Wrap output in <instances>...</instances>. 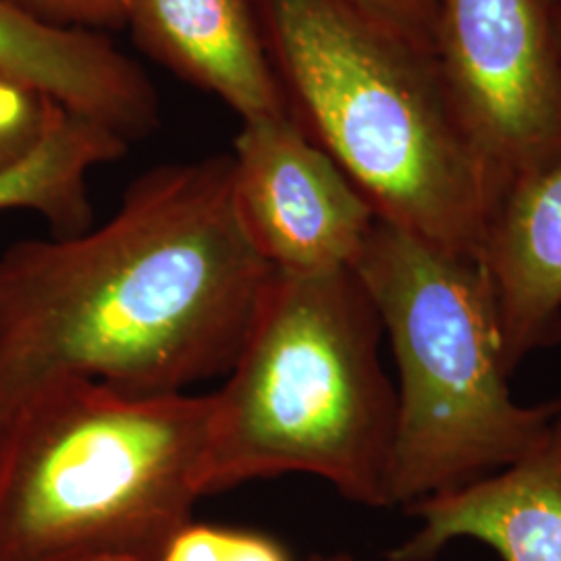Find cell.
Masks as SVG:
<instances>
[{"label": "cell", "mask_w": 561, "mask_h": 561, "mask_svg": "<svg viewBox=\"0 0 561 561\" xmlns=\"http://www.w3.org/2000/svg\"><path fill=\"white\" fill-rule=\"evenodd\" d=\"M231 183L241 227L275 271L352 268L377 222L358 187L291 115L241 121Z\"/></svg>", "instance_id": "obj_7"}, {"label": "cell", "mask_w": 561, "mask_h": 561, "mask_svg": "<svg viewBox=\"0 0 561 561\" xmlns=\"http://www.w3.org/2000/svg\"><path fill=\"white\" fill-rule=\"evenodd\" d=\"M308 561H356L350 553H329V556H324V553H314V556H310Z\"/></svg>", "instance_id": "obj_18"}, {"label": "cell", "mask_w": 561, "mask_h": 561, "mask_svg": "<svg viewBox=\"0 0 561 561\" xmlns=\"http://www.w3.org/2000/svg\"><path fill=\"white\" fill-rule=\"evenodd\" d=\"M129 146L99 123L62 113L46 140L25 161L0 175V213H36L53 238L88 231L94 225L90 173L123 159Z\"/></svg>", "instance_id": "obj_12"}, {"label": "cell", "mask_w": 561, "mask_h": 561, "mask_svg": "<svg viewBox=\"0 0 561 561\" xmlns=\"http://www.w3.org/2000/svg\"><path fill=\"white\" fill-rule=\"evenodd\" d=\"M291 117L377 219L481 259L500 194L437 60L350 0H254Z\"/></svg>", "instance_id": "obj_2"}, {"label": "cell", "mask_w": 561, "mask_h": 561, "mask_svg": "<svg viewBox=\"0 0 561 561\" xmlns=\"http://www.w3.org/2000/svg\"><path fill=\"white\" fill-rule=\"evenodd\" d=\"M62 113L57 102L0 71V175L25 161Z\"/></svg>", "instance_id": "obj_13"}, {"label": "cell", "mask_w": 561, "mask_h": 561, "mask_svg": "<svg viewBox=\"0 0 561 561\" xmlns=\"http://www.w3.org/2000/svg\"><path fill=\"white\" fill-rule=\"evenodd\" d=\"M271 266L241 227L231 154L154 167L99 227L0 252V421L55 381L185 393L240 354Z\"/></svg>", "instance_id": "obj_1"}, {"label": "cell", "mask_w": 561, "mask_h": 561, "mask_svg": "<svg viewBox=\"0 0 561 561\" xmlns=\"http://www.w3.org/2000/svg\"><path fill=\"white\" fill-rule=\"evenodd\" d=\"M162 561H291V556L264 533L192 520L175 535Z\"/></svg>", "instance_id": "obj_14"}, {"label": "cell", "mask_w": 561, "mask_h": 561, "mask_svg": "<svg viewBox=\"0 0 561 561\" xmlns=\"http://www.w3.org/2000/svg\"><path fill=\"white\" fill-rule=\"evenodd\" d=\"M558 2H561V0H549V4L553 7V4H558Z\"/></svg>", "instance_id": "obj_19"}, {"label": "cell", "mask_w": 561, "mask_h": 561, "mask_svg": "<svg viewBox=\"0 0 561 561\" xmlns=\"http://www.w3.org/2000/svg\"><path fill=\"white\" fill-rule=\"evenodd\" d=\"M125 32L241 121L291 115L254 0H125Z\"/></svg>", "instance_id": "obj_8"}, {"label": "cell", "mask_w": 561, "mask_h": 561, "mask_svg": "<svg viewBox=\"0 0 561 561\" xmlns=\"http://www.w3.org/2000/svg\"><path fill=\"white\" fill-rule=\"evenodd\" d=\"M352 271L375 304L400 370L389 503L481 481L522 460L561 400L510 396L502 329L481 259L377 219Z\"/></svg>", "instance_id": "obj_5"}, {"label": "cell", "mask_w": 561, "mask_h": 561, "mask_svg": "<svg viewBox=\"0 0 561 561\" xmlns=\"http://www.w3.org/2000/svg\"><path fill=\"white\" fill-rule=\"evenodd\" d=\"M27 18L60 30L125 32V0H9Z\"/></svg>", "instance_id": "obj_15"}, {"label": "cell", "mask_w": 561, "mask_h": 561, "mask_svg": "<svg viewBox=\"0 0 561 561\" xmlns=\"http://www.w3.org/2000/svg\"><path fill=\"white\" fill-rule=\"evenodd\" d=\"M382 324L352 268L271 271L240 354L210 393L208 495L312 474L350 502L389 503L398 391Z\"/></svg>", "instance_id": "obj_4"}, {"label": "cell", "mask_w": 561, "mask_h": 561, "mask_svg": "<svg viewBox=\"0 0 561 561\" xmlns=\"http://www.w3.org/2000/svg\"><path fill=\"white\" fill-rule=\"evenodd\" d=\"M481 262L512 373L526 354L561 337V159L507 190Z\"/></svg>", "instance_id": "obj_11"}, {"label": "cell", "mask_w": 561, "mask_h": 561, "mask_svg": "<svg viewBox=\"0 0 561 561\" xmlns=\"http://www.w3.org/2000/svg\"><path fill=\"white\" fill-rule=\"evenodd\" d=\"M435 59L497 187L561 159V55L549 0H439Z\"/></svg>", "instance_id": "obj_6"}, {"label": "cell", "mask_w": 561, "mask_h": 561, "mask_svg": "<svg viewBox=\"0 0 561 561\" xmlns=\"http://www.w3.org/2000/svg\"><path fill=\"white\" fill-rule=\"evenodd\" d=\"M551 18H553V32H556V41L561 55V2L551 7Z\"/></svg>", "instance_id": "obj_17"}, {"label": "cell", "mask_w": 561, "mask_h": 561, "mask_svg": "<svg viewBox=\"0 0 561 561\" xmlns=\"http://www.w3.org/2000/svg\"><path fill=\"white\" fill-rule=\"evenodd\" d=\"M213 398L55 381L0 421V561H162L208 495Z\"/></svg>", "instance_id": "obj_3"}, {"label": "cell", "mask_w": 561, "mask_h": 561, "mask_svg": "<svg viewBox=\"0 0 561 561\" xmlns=\"http://www.w3.org/2000/svg\"><path fill=\"white\" fill-rule=\"evenodd\" d=\"M410 512L421 528L389 561H431L456 539L484 542L503 561H561V414L522 460Z\"/></svg>", "instance_id": "obj_9"}, {"label": "cell", "mask_w": 561, "mask_h": 561, "mask_svg": "<svg viewBox=\"0 0 561 561\" xmlns=\"http://www.w3.org/2000/svg\"><path fill=\"white\" fill-rule=\"evenodd\" d=\"M424 55L435 57L439 0H350ZM437 60V59H435Z\"/></svg>", "instance_id": "obj_16"}, {"label": "cell", "mask_w": 561, "mask_h": 561, "mask_svg": "<svg viewBox=\"0 0 561 561\" xmlns=\"http://www.w3.org/2000/svg\"><path fill=\"white\" fill-rule=\"evenodd\" d=\"M0 71L129 144L161 125L154 83L111 36L44 25L9 0H0Z\"/></svg>", "instance_id": "obj_10"}]
</instances>
